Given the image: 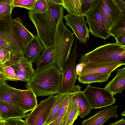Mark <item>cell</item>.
Instances as JSON below:
<instances>
[{
    "mask_svg": "<svg viewBox=\"0 0 125 125\" xmlns=\"http://www.w3.org/2000/svg\"><path fill=\"white\" fill-rule=\"evenodd\" d=\"M96 0H83L81 6V14H84L95 6Z\"/></svg>",
    "mask_w": 125,
    "mask_h": 125,
    "instance_id": "29",
    "label": "cell"
},
{
    "mask_svg": "<svg viewBox=\"0 0 125 125\" xmlns=\"http://www.w3.org/2000/svg\"><path fill=\"white\" fill-rule=\"evenodd\" d=\"M49 5L46 0H37L32 9L29 10L33 13H41L46 11Z\"/></svg>",
    "mask_w": 125,
    "mask_h": 125,
    "instance_id": "28",
    "label": "cell"
},
{
    "mask_svg": "<svg viewBox=\"0 0 125 125\" xmlns=\"http://www.w3.org/2000/svg\"><path fill=\"white\" fill-rule=\"evenodd\" d=\"M115 39L118 43L125 46V33L120 35Z\"/></svg>",
    "mask_w": 125,
    "mask_h": 125,
    "instance_id": "35",
    "label": "cell"
},
{
    "mask_svg": "<svg viewBox=\"0 0 125 125\" xmlns=\"http://www.w3.org/2000/svg\"><path fill=\"white\" fill-rule=\"evenodd\" d=\"M62 73L54 64L36 69L32 78L26 83L27 89H32L36 96H44L59 93Z\"/></svg>",
    "mask_w": 125,
    "mask_h": 125,
    "instance_id": "3",
    "label": "cell"
},
{
    "mask_svg": "<svg viewBox=\"0 0 125 125\" xmlns=\"http://www.w3.org/2000/svg\"><path fill=\"white\" fill-rule=\"evenodd\" d=\"M118 106L113 105L101 111L99 110L95 115L83 120L82 125H102L109 119L118 117L117 114Z\"/></svg>",
    "mask_w": 125,
    "mask_h": 125,
    "instance_id": "14",
    "label": "cell"
},
{
    "mask_svg": "<svg viewBox=\"0 0 125 125\" xmlns=\"http://www.w3.org/2000/svg\"><path fill=\"white\" fill-rule=\"evenodd\" d=\"M80 3H81V5H82V1H83V0H80Z\"/></svg>",
    "mask_w": 125,
    "mask_h": 125,
    "instance_id": "45",
    "label": "cell"
},
{
    "mask_svg": "<svg viewBox=\"0 0 125 125\" xmlns=\"http://www.w3.org/2000/svg\"><path fill=\"white\" fill-rule=\"evenodd\" d=\"M14 0L13 5L15 3H16L20 2V1H24V0Z\"/></svg>",
    "mask_w": 125,
    "mask_h": 125,
    "instance_id": "42",
    "label": "cell"
},
{
    "mask_svg": "<svg viewBox=\"0 0 125 125\" xmlns=\"http://www.w3.org/2000/svg\"><path fill=\"white\" fill-rule=\"evenodd\" d=\"M0 120H3L2 118L1 117V116L0 115Z\"/></svg>",
    "mask_w": 125,
    "mask_h": 125,
    "instance_id": "46",
    "label": "cell"
},
{
    "mask_svg": "<svg viewBox=\"0 0 125 125\" xmlns=\"http://www.w3.org/2000/svg\"><path fill=\"white\" fill-rule=\"evenodd\" d=\"M109 125H125V119L122 118L120 120L113 123H111Z\"/></svg>",
    "mask_w": 125,
    "mask_h": 125,
    "instance_id": "37",
    "label": "cell"
},
{
    "mask_svg": "<svg viewBox=\"0 0 125 125\" xmlns=\"http://www.w3.org/2000/svg\"><path fill=\"white\" fill-rule=\"evenodd\" d=\"M125 111H124V112H122L121 114V115L123 116H125Z\"/></svg>",
    "mask_w": 125,
    "mask_h": 125,
    "instance_id": "44",
    "label": "cell"
},
{
    "mask_svg": "<svg viewBox=\"0 0 125 125\" xmlns=\"http://www.w3.org/2000/svg\"><path fill=\"white\" fill-rule=\"evenodd\" d=\"M81 88L78 85H75L70 94L61 105L53 121L49 125H61L63 117L70 102L76 93L81 90Z\"/></svg>",
    "mask_w": 125,
    "mask_h": 125,
    "instance_id": "21",
    "label": "cell"
},
{
    "mask_svg": "<svg viewBox=\"0 0 125 125\" xmlns=\"http://www.w3.org/2000/svg\"><path fill=\"white\" fill-rule=\"evenodd\" d=\"M12 55V54L10 52L0 49V64L4 63L8 61Z\"/></svg>",
    "mask_w": 125,
    "mask_h": 125,
    "instance_id": "32",
    "label": "cell"
},
{
    "mask_svg": "<svg viewBox=\"0 0 125 125\" xmlns=\"http://www.w3.org/2000/svg\"><path fill=\"white\" fill-rule=\"evenodd\" d=\"M116 62L125 64V46L116 42L99 46L84 54H81L79 63Z\"/></svg>",
    "mask_w": 125,
    "mask_h": 125,
    "instance_id": "4",
    "label": "cell"
},
{
    "mask_svg": "<svg viewBox=\"0 0 125 125\" xmlns=\"http://www.w3.org/2000/svg\"><path fill=\"white\" fill-rule=\"evenodd\" d=\"M48 3L53 4L63 5V0H46Z\"/></svg>",
    "mask_w": 125,
    "mask_h": 125,
    "instance_id": "38",
    "label": "cell"
},
{
    "mask_svg": "<svg viewBox=\"0 0 125 125\" xmlns=\"http://www.w3.org/2000/svg\"><path fill=\"white\" fill-rule=\"evenodd\" d=\"M58 95H51L40 103L29 114L26 115L27 125H45V122Z\"/></svg>",
    "mask_w": 125,
    "mask_h": 125,
    "instance_id": "8",
    "label": "cell"
},
{
    "mask_svg": "<svg viewBox=\"0 0 125 125\" xmlns=\"http://www.w3.org/2000/svg\"><path fill=\"white\" fill-rule=\"evenodd\" d=\"M5 62L12 68L18 81L27 82L34 73L32 64L25 57L23 52L13 54Z\"/></svg>",
    "mask_w": 125,
    "mask_h": 125,
    "instance_id": "10",
    "label": "cell"
},
{
    "mask_svg": "<svg viewBox=\"0 0 125 125\" xmlns=\"http://www.w3.org/2000/svg\"><path fill=\"white\" fill-rule=\"evenodd\" d=\"M77 41L76 40L73 48L71 52L62 73L59 93L70 92L73 90L78 76L75 71V63L79 54L77 52Z\"/></svg>",
    "mask_w": 125,
    "mask_h": 125,
    "instance_id": "7",
    "label": "cell"
},
{
    "mask_svg": "<svg viewBox=\"0 0 125 125\" xmlns=\"http://www.w3.org/2000/svg\"><path fill=\"white\" fill-rule=\"evenodd\" d=\"M85 64L83 63H78L76 66L75 71L77 75L79 76L81 73L83 68Z\"/></svg>",
    "mask_w": 125,
    "mask_h": 125,
    "instance_id": "36",
    "label": "cell"
},
{
    "mask_svg": "<svg viewBox=\"0 0 125 125\" xmlns=\"http://www.w3.org/2000/svg\"><path fill=\"white\" fill-rule=\"evenodd\" d=\"M48 3V8L44 12L33 13L29 10L28 13L36 29L37 36L45 49L54 43L58 25L64 16L62 5Z\"/></svg>",
    "mask_w": 125,
    "mask_h": 125,
    "instance_id": "2",
    "label": "cell"
},
{
    "mask_svg": "<svg viewBox=\"0 0 125 125\" xmlns=\"http://www.w3.org/2000/svg\"><path fill=\"white\" fill-rule=\"evenodd\" d=\"M122 11L125 13V2L123 0H114Z\"/></svg>",
    "mask_w": 125,
    "mask_h": 125,
    "instance_id": "34",
    "label": "cell"
},
{
    "mask_svg": "<svg viewBox=\"0 0 125 125\" xmlns=\"http://www.w3.org/2000/svg\"><path fill=\"white\" fill-rule=\"evenodd\" d=\"M13 24L23 49L34 38V36L24 25L22 20L19 17L12 19Z\"/></svg>",
    "mask_w": 125,
    "mask_h": 125,
    "instance_id": "20",
    "label": "cell"
},
{
    "mask_svg": "<svg viewBox=\"0 0 125 125\" xmlns=\"http://www.w3.org/2000/svg\"><path fill=\"white\" fill-rule=\"evenodd\" d=\"M19 95V106L26 113L32 111L37 105V96L31 89L20 90Z\"/></svg>",
    "mask_w": 125,
    "mask_h": 125,
    "instance_id": "16",
    "label": "cell"
},
{
    "mask_svg": "<svg viewBox=\"0 0 125 125\" xmlns=\"http://www.w3.org/2000/svg\"><path fill=\"white\" fill-rule=\"evenodd\" d=\"M61 19L58 25L53 44L45 49L36 63V69L53 64L62 73L69 56L75 37Z\"/></svg>",
    "mask_w": 125,
    "mask_h": 125,
    "instance_id": "1",
    "label": "cell"
},
{
    "mask_svg": "<svg viewBox=\"0 0 125 125\" xmlns=\"http://www.w3.org/2000/svg\"><path fill=\"white\" fill-rule=\"evenodd\" d=\"M74 96L69 105L61 125H73L79 115V108Z\"/></svg>",
    "mask_w": 125,
    "mask_h": 125,
    "instance_id": "22",
    "label": "cell"
},
{
    "mask_svg": "<svg viewBox=\"0 0 125 125\" xmlns=\"http://www.w3.org/2000/svg\"><path fill=\"white\" fill-rule=\"evenodd\" d=\"M37 0H27L14 4L12 8L13 9L15 7H19L25 8L29 10H31Z\"/></svg>",
    "mask_w": 125,
    "mask_h": 125,
    "instance_id": "30",
    "label": "cell"
},
{
    "mask_svg": "<svg viewBox=\"0 0 125 125\" xmlns=\"http://www.w3.org/2000/svg\"><path fill=\"white\" fill-rule=\"evenodd\" d=\"M9 5H10L9 0H4L3 1L0 2V8L2 6Z\"/></svg>",
    "mask_w": 125,
    "mask_h": 125,
    "instance_id": "39",
    "label": "cell"
},
{
    "mask_svg": "<svg viewBox=\"0 0 125 125\" xmlns=\"http://www.w3.org/2000/svg\"><path fill=\"white\" fill-rule=\"evenodd\" d=\"M85 65L79 76L111 73L116 68L125 64L116 62H89Z\"/></svg>",
    "mask_w": 125,
    "mask_h": 125,
    "instance_id": "13",
    "label": "cell"
},
{
    "mask_svg": "<svg viewBox=\"0 0 125 125\" xmlns=\"http://www.w3.org/2000/svg\"><path fill=\"white\" fill-rule=\"evenodd\" d=\"M11 13L0 18V49L14 54L23 52V49L13 22Z\"/></svg>",
    "mask_w": 125,
    "mask_h": 125,
    "instance_id": "5",
    "label": "cell"
},
{
    "mask_svg": "<svg viewBox=\"0 0 125 125\" xmlns=\"http://www.w3.org/2000/svg\"><path fill=\"white\" fill-rule=\"evenodd\" d=\"M45 48L37 35L23 49L25 57L31 63H36L39 60Z\"/></svg>",
    "mask_w": 125,
    "mask_h": 125,
    "instance_id": "15",
    "label": "cell"
},
{
    "mask_svg": "<svg viewBox=\"0 0 125 125\" xmlns=\"http://www.w3.org/2000/svg\"><path fill=\"white\" fill-rule=\"evenodd\" d=\"M92 109L101 108L111 106L116 99L106 88L92 86L88 84L83 91Z\"/></svg>",
    "mask_w": 125,
    "mask_h": 125,
    "instance_id": "6",
    "label": "cell"
},
{
    "mask_svg": "<svg viewBox=\"0 0 125 125\" xmlns=\"http://www.w3.org/2000/svg\"><path fill=\"white\" fill-rule=\"evenodd\" d=\"M27 125L25 120L22 118L14 117L5 120L4 125Z\"/></svg>",
    "mask_w": 125,
    "mask_h": 125,
    "instance_id": "31",
    "label": "cell"
},
{
    "mask_svg": "<svg viewBox=\"0 0 125 125\" xmlns=\"http://www.w3.org/2000/svg\"><path fill=\"white\" fill-rule=\"evenodd\" d=\"M5 120H0V125H4Z\"/></svg>",
    "mask_w": 125,
    "mask_h": 125,
    "instance_id": "43",
    "label": "cell"
},
{
    "mask_svg": "<svg viewBox=\"0 0 125 125\" xmlns=\"http://www.w3.org/2000/svg\"><path fill=\"white\" fill-rule=\"evenodd\" d=\"M64 8L69 13L81 14V5L80 0H63Z\"/></svg>",
    "mask_w": 125,
    "mask_h": 125,
    "instance_id": "26",
    "label": "cell"
},
{
    "mask_svg": "<svg viewBox=\"0 0 125 125\" xmlns=\"http://www.w3.org/2000/svg\"><path fill=\"white\" fill-rule=\"evenodd\" d=\"M26 113L20 107L8 103L0 100V115L6 120L14 117L24 118Z\"/></svg>",
    "mask_w": 125,
    "mask_h": 125,
    "instance_id": "17",
    "label": "cell"
},
{
    "mask_svg": "<svg viewBox=\"0 0 125 125\" xmlns=\"http://www.w3.org/2000/svg\"><path fill=\"white\" fill-rule=\"evenodd\" d=\"M71 92L68 93H58L56 100L45 122V125H49L53 121L61 105L70 94Z\"/></svg>",
    "mask_w": 125,
    "mask_h": 125,
    "instance_id": "24",
    "label": "cell"
},
{
    "mask_svg": "<svg viewBox=\"0 0 125 125\" xmlns=\"http://www.w3.org/2000/svg\"><path fill=\"white\" fill-rule=\"evenodd\" d=\"M8 0L9 1L10 3V6L11 7V11H12V7L13 6V2L14 1V0Z\"/></svg>",
    "mask_w": 125,
    "mask_h": 125,
    "instance_id": "41",
    "label": "cell"
},
{
    "mask_svg": "<svg viewBox=\"0 0 125 125\" xmlns=\"http://www.w3.org/2000/svg\"><path fill=\"white\" fill-rule=\"evenodd\" d=\"M10 5L4 6L0 8V18L3 17L12 13Z\"/></svg>",
    "mask_w": 125,
    "mask_h": 125,
    "instance_id": "33",
    "label": "cell"
},
{
    "mask_svg": "<svg viewBox=\"0 0 125 125\" xmlns=\"http://www.w3.org/2000/svg\"><path fill=\"white\" fill-rule=\"evenodd\" d=\"M111 74V73H105L78 76L77 78L79 82L84 84L101 83L108 80Z\"/></svg>",
    "mask_w": 125,
    "mask_h": 125,
    "instance_id": "25",
    "label": "cell"
},
{
    "mask_svg": "<svg viewBox=\"0 0 125 125\" xmlns=\"http://www.w3.org/2000/svg\"><path fill=\"white\" fill-rule=\"evenodd\" d=\"M99 3L106 30H109L119 19L125 17L123 12L114 0H97Z\"/></svg>",
    "mask_w": 125,
    "mask_h": 125,
    "instance_id": "11",
    "label": "cell"
},
{
    "mask_svg": "<svg viewBox=\"0 0 125 125\" xmlns=\"http://www.w3.org/2000/svg\"><path fill=\"white\" fill-rule=\"evenodd\" d=\"M6 81L3 76L0 73V85Z\"/></svg>",
    "mask_w": 125,
    "mask_h": 125,
    "instance_id": "40",
    "label": "cell"
},
{
    "mask_svg": "<svg viewBox=\"0 0 125 125\" xmlns=\"http://www.w3.org/2000/svg\"><path fill=\"white\" fill-rule=\"evenodd\" d=\"M84 15L86 17L85 21L89 25L91 34L104 40L110 37V36L105 29L99 3L97 0L95 6Z\"/></svg>",
    "mask_w": 125,
    "mask_h": 125,
    "instance_id": "9",
    "label": "cell"
},
{
    "mask_svg": "<svg viewBox=\"0 0 125 125\" xmlns=\"http://www.w3.org/2000/svg\"><path fill=\"white\" fill-rule=\"evenodd\" d=\"M77 103L79 110V116L81 118L89 113L92 109L89 102L81 90L78 92L74 96Z\"/></svg>",
    "mask_w": 125,
    "mask_h": 125,
    "instance_id": "23",
    "label": "cell"
},
{
    "mask_svg": "<svg viewBox=\"0 0 125 125\" xmlns=\"http://www.w3.org/2000/svg\"><path fill=\"white\" fill-rule=\"evenodd\" d=\"M110 35L115 39L120 35L125 33V17L119 19L109 30Z\"/></svg>",
    "mask_w": 125,
    "mask_h": 125,
    "instance_id": "27",
    "label": "cell"
},
{
    "mask_svg": "<svg viewBox=\"0 0 125 125\" xmlns=\"http://www.w3.org/2000/svg\"><path fill=\"white\" fill-rule=\"evenodd\" d=\"M114 95L121 93L125 88V67L117 70V73L113 78L105 86Z\"/></svg>",
    "mask_w": 125,
    "mask_h": 125,
    "instance_id": "18",
    "label": "cell"
},
{
    "mask_svg": "<svg viewBox=\"0 0 125 125\" xmlns=\"http://www.w3.org/2000/svg\"><path fill=\"white\" fill-rule=\"evenodd\" d=\"M83 14L69 13L64 16L66 25L71 28L80 42L86 43L89 40L90 32L86 24Z\"/></svg>",
    "mask_w": 125,
    "mask_h": 125,
    "instance_id": "12",
    "label": "cell"
},
{
    "mask_svg": "<svg viewBox=\"0 0 125 125\" xmlns=\"http://www.w3.org/2000/svg\"><path fill=\"white\" fill-rule=\"evenodd\" d=\"M20 90L10 86L5 81L0 85V100L20 107L18 103Z\"/></svg>",
    "mask_w": 125,
    "mask_h": 125,
    "instance_id": "19",
    "label": "cell"
},
{
    "mask_svg": "<svg viewBox=\"0 0 125 125\" xmlns=\"http://www.w3.org/2000/svg\"></svg>",
    "mask_w": 125,
    "mask_h": 125,
    "instance_id": "47",
    "label": "cell"
},
{
    "mask_svg": "<svg viewBox=\"0 0 125 125\" xmlns=\"http://www.w3.org/2000/svg\"></svg>",
    "mask_w": 125,
    "mask_h": 125,
    "instance_id": "48",
    "label": "cell"
}]
</instances>
